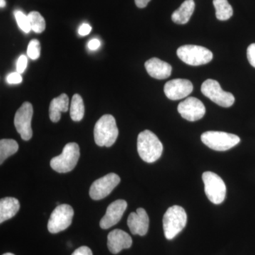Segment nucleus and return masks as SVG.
Wrapping results in <instances>:
<instances>
[{"mask_svg": "<svg viewBox=\"0 0 255 255\" xmlns=\"http://www.w3.org/2000/svg\"><path fill=\"white\" fill-rule=\"evenodd\" d=\"M137 152L147 163L155 162L161 157L163 145L155 133L145 130L139 133L137 140Z\"/></svg>", "mask_w": 255, "mask_h": 255, "instance_id": "1", "label": "nucleus"}, {"mask_svg": "<svg viewBox=\"0 0 255 255\" xmlns=\"http://www.w3.org/2000/svg\"><path fill=\"white\" fill-rule=\"evenodd\" d=\"M119 135L115 119L110 114L102 116L95 124L94 136L96 144L100 147H111Z\"/></svg>", "mask_w": 255, "mask_h": 255, "instance_id": "2", "label": "nucleus"}, {"mask_svg": "<svg viewBox=\"0 0 255 255\" xmlns=\"http://www.w3.org/2000/svg\"><path fill=\"white\" fill-rule=\"evenodd\" d=\"M162 221L164 236L167 240L174 239L187 225V213L182 206H172L166 211Z\"/></svg>", "mask_w": 255, "mask_h": 255, "instance_id": "3", "label": "nucleus"}, {"mask_svg": "<svg viewBox=\"0 0 255 255\" xmlns=\"http://www.w3.org/2000/svg\"><path fill=\"white\" fill-rule=\"evenodd\" d=\"M80 147L76 142H69L60 155L50 160V167L55 172L67 173L75 168L80 158Z\"/></svg>", "mask_w": 255, "mask_h": 255, "instance_id": "4", "label": "nucleus"}, {"mask_svg": "<svg viewBox=\"0 0 255 255\" xmlns=\"http://www.w3.org/2000/svg\"><path fill=\"white\" fill-rule=\"evenodd\" d=\"M177 54L184 63L192 66H199L209 63L214 57L211 50L196 45H184L179 47Z\"/></svg>", "mask_w": 255, "mask_h": 255, "instance_id": "5", "label": "nucleus"}, {"mask_svg": "<svg viewBox=\"0 0 255 255\" xmlns=\"http://www.w3.org/2000/svg\"><path fill=\"white\" fill-rule=\"evenodd\" d=\"M201 141L212 150L226 151L237 145L241 138L235 134L222 131H207L201 136Z\"/></svg>", "mask_w": 255, "mask_h": 255, "instance_id": "6", "label": "nucleus"}, {"mask_svg": "<svg viewBox=\"0 0 255 255\" xmlns=\"http://www.w3.org/2000/svg\"><path fill=\"white\" fill-rule=\"evenodd\" d=\"M204 190L208 199L213 204H221L225 200L226 187L221 177L212 172H205L202 175Z\"/></svg>", "mask_w": 255, "mask_h": 255, "instance_id": "7", "label": "nucleus"}, {"mask_svg": "<svg viewBox=\"0 0 255 255\" xmlns=\"http://www.w3.org/2000/svg\"><path fill=\"white\" fill-rule=\"evenodd\" d=\"M74 210L68 204L58 205L52 212L48 222V230L55 234L65 231L72 224Z\"/></svg>", "mask_w": 255, "mask_h": 255, "instance_id": "8", "label": "nucleus"}, {"mask_svg": "<svg viewBox=\"0 0 255 255\" xmlns=\"http://www.w3.org/2000/svg\"><path fill=\"white\" fill-rule=\"evenodd\" d=\"M201 92L214 103L225 108L231 107L235 102V97L233 94L225 92L221 88L219 82L211 79L206 80L202 84Z\"/></svg>", "mask_w": 255, "mask_h": 255, "instance_id": "9", "label": "nucleus"}, {"mask_svg": "<svg viewBox=\"0 0 255 255\" xmlns=\"http://www.w3.org/2000/svg\"><path fill=\"white\" fill-rule=\"evenodd\" d=\"M33 107L29 102H26L16 112L14 117V126L16 130L23 140H29L33 135L31 120L33 117Z\"/></svg>", "mask_w": 255, "mask_h": 255, "instance_id": "10", "label": "nucleus"}, {"mask_svg": "<svg viewBox=\"0 0 255 255\" xmlns=\"http://www.w3.org/2000/svg\"><path fill=\"white\" fill-rule=\"evenodd\" d=\"M121 182L120 177L115 173H110L95 181L90 189V196L93 200H101L110 195Z\"/></svg>", "mask_w": 255, "mask_h": 255, "instance_id": "11", "label": "nucleus"}, {"mask_svg": "<svg viewBox=\"0 0 255 255\" xmlns=\"http://www.w3.org/2000/svg\"><path fill=\"white\" fill-rule=\"evenodd\" d=\"M178 112L183 119L189 122L200 120L206 113L205 106L195 97H189L179 103Z\"/></svg>", "mask_w": 255, "mask_h": 255, "instance_id": "12", "label": "nucleus"}, {"mask_svg": "<svg viewBox=\"0 0 255 255\" xmlns=\"http://www.w3.org/2000/svg\"><path fill=\"white\" fill-rule=\"evenodd\" d=\"M193 91V85L186 79H174L165 84L164 92L170 100H179L185 98Z\"/></svg>", "mask_w": 255, "mask_h": 255, "instance_id": "13", "label": "nucleus"}, {"mask_svg": "<svg viewBox=\"0 0 255 255\" xmlns=\"http://www.w3.org/2000/svg\"><path fill=\"white\" fill-rule=\"evenodd\" d=\"M127 206V201L123 199H119L112 203L107 208L105 216L101 219L100 227L102 229H109L117 224L122 219Z\"/></svg>", "mask_w": 255, "mask_h": 255, "instance_id": "14", "label": "nucleus"}, {"mask_svg": "<svg viewBox=\"0 0 255 255\" xmlns=\"http://www.w3.org/2000/svg\"><path fill=\"white\" fill-rule=\"evenodd\" d=\"M128 226L133 235L144 236L149 228V217L145 210L139 208L136 212L130 213L128 218Z\"/></svg>", "mask_w": 255, "mask_h": 255, "instance_id": "15", "label": "nucleus"}, {"mask_svg": "<svg viewBox=\"0 0 255 255\" xmlns=\"http://www.w3.org/2000/svg\"><path fill=\"white\" fill-rule=\"evenodd\" d=\"M132 238L120 229H115L107 237V246L112 254L117 255L122 250L128 249L132 246Z\"/></svg>", "mask_w": 255, "mask_h": 255, "instance_id": "16", "label": "nucleus"}, {"mask_svg": "<svg viewBox=\"0 0 255 255\" xmlns=\"http://www.w3.org/2000/svg\"><path fill=\"white\" fill-rule=\"evenodd\" d=\"M145 67L149 75L157 80L168 78L172 73V66L169 63L157 58H152L147 60Z\"/></svg>", "mask_w": 255, "mask_h": 255, "instance_id": "17", "label": "nucleus"}, {"mask_svg": "<svg viewBox=\"0 0 255 255\" xmlns=\"http://www.w3.org/2000/svg\"><path fill=\"white\" fill-rule=\"evenodd\" d=\"M69 97L65 94L53 99L50 102L49 117L51 122L57 123L61 117V112H67L69 109Z\"/></svg>", "mask_w": 255, "mask_h": 255, "instance_id": "18", "label": "nucleus"}, {"mask_svg": "<svg viewBox=\"0 0 255 255\" xmlns=\"http://www.w3.org/2000/svg\"><path fill=\"white\" fill-rule=\"evenodd\" d=\"M20 209L18 199L13 197L3 198L0 200V223L11 219Z\"/></svg>", "mask_w": 255, "mask_h": 255, "instance_id": "19", "label": "nucleus"}, {"mask_svg": "<svg viewBox=\"0 0 255 255\" xmlns=\"http://www.w3.org/2000/svg\"><path fill=\"white\" fill-rule=\"evenodd\" d=\"M195 9L194 0H185L179 9L176 10L172 15V19L177 24H185L189 20Z\"/></svg>", "mask_w": 255, "mask_h": 255, "instance_id": "20", "label": "nucleus"}, {"mask_svg": "<svg viewBox=\"0 0 255 255\" xmlns=\"http://www.w3.org/2000/svg\"><path fill=\"white\" fill-rule=\"evenodd\" d=\"M213 4L216 9V18L220 21H226L233 16V8L228 0H214Z\"/></svg>", "mask_w": 255, "mask_h": 255, "instance_id": "21", "label": "nucleus"}, {"mask_svg": "<svg viewBox=\"0 0 255 255\" xmlns=\"http://www.w3.org/2000/svg\"><path fill=\"white\" fill-rule=\"evenodd\" d=\"M18 150V145L12 139H1L0 140V164L10 156L14 155Z\"/></svg>", "mask_w": 255, "mask_h": 255, "instance_id": "22", "label": "nucleus"}, {"mask_svg": "<svg viewBox=\"0 0 255 255\" xmlns=\"http://www.w3.org/2000/svg\"><path fill=\"white\" fill-rule=\"evenodd\" d=\"M85 114V106L83 100L80 95H75L70 105V117L74 122H80Z\"/></svg>", "mask_w": 255, "mask_h": 255, "instance_id": "23", "label": "nucleus"}, {"mask_svg": "<svg viewBox=\"0 0 255 255\" xmlns=\"http://www.w3.org/2000/svg\"><path fill=\"white\" fill-rule=\"evenodd\" d=\"M32 31L41 33L46 29V21L44 18L38 11H33L28 14Z\"/></svg>", "mask_w": 255, "mask_h": 255, "instance_id": "24", "label": "nucleus"}, {"mask_svg": "<svg viewBox=\"0 0 255 255\" xmlns=\"http://www.w3.org/2000/svg\"><path fill=\"white\" fill-rule=\"evenodd\" d=\"M15 18H16V22L18 27L25 33H29L31 31V24H30L29 19H28V15H25L22 11H16L14 12Z\"/></svg>", "mask_w": 255, "mask_h": 255, "instance_id": "25", "label": "nucleus"}, {"mask_svg": "<svg viewBox=\"0 0 255 255\" xmlns=\"http://www.w3.org/2000/svg\"><path fill=\"white\" fill-rule=\"evenodd\" d=\"M27 55L32 60H37L41 55V43L37 39L31 40L28 43Z\"/></svg>", "mask_w": 255, "mask_h": 255, "instance_id": "26", "label": "nucleus"}, {"mask_svg": "<svg viewBox=\"0 0 255 255\" xmlns=\"http://www.w3.org/2000/svg\"><path fill=\"white\" fill-rule=\"evenodd\" d=\"M27 58L24 55H21L18 58L17 64H16V70L18 73L21 74L26 70L27 66Z\"/></svg>", "mask_w": 255, "mask_h": 255, "instance_id": "27", "label": "nucleus"}, {"mask_svg": "<svg viewBox=\"0 0 255 255\" xmlns=\"http://www.w3.org/2000/svg\"><path fill=\"white\" fill-rule=\"evenodd\" d=\"M247 55H248L249 63H251L252 66L255 68V43H252L248 47V50H247Z\"/></svg>", "mask_w": 255, "mask_h": 255, "instance_id": "28", "label": "nucleus"}, {"mask_svg": "<svg viewBox=\"0 0 255 255\" xmlns=\"http://www.w3.org/2000/svg\"><path fill=\"white\" fill-rule=\"evenodd\" d=\"M7 82L11 85H16V84H19L22 82V77L21 76V74L16 73H11L10 75H8Z\"/></svg>", "mask_w": 255, "mask_h": 255, "instance_id": "29", "label": "nucleus"}, {"mask_svg": "<svg viewBox=\"0 0 255 255\" xmlns=\"http://www.w3.org/2000/svg\"><path fill=\"white\" fill-rule=\"evenodd\" d=\"M71 255H93L90 248L87 246H82L74 251Z\"/></svg>", "mask_w": 255, "mask_h": 255, "instance_id": "30", "label": "nucleus"}, {"mask_svg": "<svg viewBox=\"0 0 255 255\" xmlns=\"http://www.w3.org/2000/svg\"><path fill=\"white\" fill-rule=\"evenodd\" d=\"M91 31L92 27L88 23H83L78 30L79 34L81 36H87Z\"/></svg>", "mask_w": 255, "mask_h": 255, "instance_id": "31", "label": "nucleus"}, {"mask_svg": "<svg viewBox=\"0 0 255 255\" xmlns=\"http://www.w3.org/2000/svg\"><path fill=\"white\" fill-rule=\"evenodd\" d=\"M101 43L100 40L95 38V39H92L91 41L88 43L89 49L91 50H95L98 49L100 48Z\"/></svg>", "mask_w": 255, "mask_h": 255, "instance_id": "32", "label": "nucleus"}, {"mask_svg": "<svg viewBox=\"0 0 255 255\" xmlns=\"http://www.w3.org/2000/svg\"><path fill=\"white\" fill-rule=\"evenodd\" d=\"M151 0H135V4L138 8H145Z\"/></svg>", "mask_w": 255, "mask_h": 255, "instance_id": "33", "label": "nucleus"}, {"mask_svg": "<svg viewBox=\"0 0 255 255\" xmlns=\"http://www.w3.org/2000/svg\"><path fill=\"white\" fill-rule=\"evenodd\" d=\"M5 6H6L5 0H0V6H1V8L4 7Z\"/></svg>", "mask_w": 255, "mask_h": 255, "instance_id": "34", "label": "nucleus"}, {"mask_svg": "<svg viewBox=\"0 0 255 255\" xmlns=\"http://www.w3.org/2000/svg\"><path fill=\"white\" fill-rule=\"evenodd\" d=\"M2 255H15L14 254H12V253H5V254Z\"/></svg>", "mask_w": 255, "mask_h": 255, "instance_id": "35", "label": "nucleus"}]
</instances>
